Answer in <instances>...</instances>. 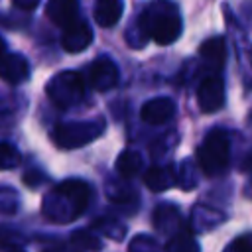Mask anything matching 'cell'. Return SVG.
<instances>
[{
    "label": "cell",
    "mask_w": 252,
    "mask_h": 252,
    "mask_svg": "<svg viewBox=\"0 0 252 252\" xmlns=\"http://www.w3.org/2000/svg\"><path fill=\"white\" fill-rule=\"evenodd\" d=\"M224 53H226V47H224L222 37H211L199 47V55L211 67H220L224 63Z\"/></svg>",
    "instance_id": "obj_15"
},
{
    "label": "cell",
    "mask_w": 252,
    "mask_h": 252,
    "mask_svg": "<svg viewBox=\"0 0 252 252\" xmlns=\"http://www.w3.org/2000/svg\"><path fill=\"white\" fill-rule=\"evenodd\" d=\"M124 12L122 0H96L94 2V20L100 28H112L118 24Z\"/></svg>",
    "instance_id": "obj_12"
},
{
    "label": "cell",
    "mask_w": 252,
    "mask_h": 252,
    "mask_svg": "<svg viewBox=\"0 0 252 252\" xmlns=\"http://www.w3.org/2000/svg\"><path fill=\"white\" fill-rule=\"evenodd\" d=\"M250 59H252V57H250Z\"/></svg>",
    "instance_id": "obj_29"
},
{
    "label": "cell",
    "mask_w": 252,
    "mask_h": 252,
    "mask_svg": "<svg viewBox=\"0 0 252 252\" xmlns=\"http://www.w3.org/2000/svg\"><path fill=\"white\" fill-rule=\"evenodd\" d=\"M140 30L159 45L173 43L181 33V16L169 0H154L140 16Z\"/></svg>",
    "instance_id": "obj_2"
},
{
    "label": "cell",
    "mask_w": 252,
    "mask_h": 252,
    "mask_svg": "<svg viewBox=\"0 0 252 252\" xmlns=\"http://www.w3.org/2000/svg\"><path fill=\"white\" fill-rule=\"evenodd\" d=\"M94 228L98 232H102L104 236H110L112 240H122L124 238V232H126V228L120 222L112 220V219H98L94 222Z\"/></svg>",
    "instance_id": "obj_20"
},
{
    "label": "cell",
    "mask_w": 252,
    "mask_h": 252,
    "mask_svg": "<svg viewBox=\"0 0 252 252\" xmlns=\"http://www.w3.org/2000/svg\"><path fill=\"white\" fill-rule=\"evenodd\" d=\"M91 43H93V30H91V26L85 20H79L77 18L67 28H63L61 45H63L65 51L79 53V51H85Z\"/></svg>",
    "instance_id": "obj_8"
},
{
    "label": "cell",
    "mask_w": 252,
    "mask_h": 252,
    "mask_svg": "<svg viewBox=\"0 0 252 252\" xmlns=\"http://www.w3.org/2000/svg\"><path fill=\"white\" fill-rule=\"evenodd\" d=\"M197 161L203 173L220 175L230 161V142L222 130H213L197 150Z\"/></svg>",
    "instance_id": "obj_4"
},
{
    "label": "cell",
    "mask_w": 252,
    "mask_h": 252,
    "mask_svg": "<svg viewBox=\"0 0 252 252\" xmlns=\"http://www.w3.org/2000/svg\"><path fill=\"white\" fill-rule=\"evenodd\" d=\"M222 252H252V234H244L234 238Z\"/></svg>",
    "instance_id": "obj_23"
},
{
    "label": "cell",
    "mask_w": 252,
    "mask_h": 252,
    "mask_svg": "<svg viewBox=\"0 0 252 252\" xmlns=\"http://www.w3.org/2000/svg\"><path fill=\"white\" fill-rule=\"evenodd\" d=\"M18 205V195L12 189H0V211L12 213Z\"/></svg>",
    "instance_id": "obj_24"
},
{
    "label": "cell",
    "mask_w": 252,
    "mask_h": 252,
    "mask_svg": "<svg viewBox=\"0 0 252 252\" xmlns=\"http://www.w3.org/2000/svg\"><path fill=\"white\" fill-rule=\"evenodd\" d=\"M45 93L57 108H71L85 98V79L77 71H59L47 81Z\"/></svg>",
    "instance_id": "obj_5"
},
{
    "label": "cell",
    "mask_w": 252,
    "mask_h": 252,
    "mask_svg": "<svg viewBox=\"0 0 252 252\" xmlns=\"http://www.w3.org/2000/svg\"><path fill=\"white\" fill-rule=\"evenodd\" d=\"M128 252H159L158 240L150 234H138L130 240Z\"/></svg>",
    "instance_id": "obj_22"
},
{
    "label": "cell",
    "mask_w": 252,
    "mask_h": 252,
    "mask_svg": "<svg viewBox=\"0 0 252 252\" xmlns=\"http://www.w3.org/2000/svg\"><path fill=\"white\" fill-rule=\"evenodd\" d=\"M171 220H175V222L179 220L177 209L171 207V205H159V207L156 209V213H154V222H156V226L165 232V230H169Z\"/></svg>",
    "instance_id": "obj_19"
},
{
    "label": "cell",
    "mask_w": 252,
    "mask_h": 252,
    "mask_svg": "<svg viewBox=\"0 0 252 252\" xmlns=\"http://www.w3.org/2000/svg\"><path fill=\"white\" fill-rule=\"evenodd\" d=\"M87 79H89V85L94 89V91H110L118 85L120 81V73H118V67L112 59L108 57H98L94 59L89 69H87Z\"/></svg>",
    "instance_id": "obj_6"
},
{
    "label": "cell",
    "mask_w": 252,
    "mask_h": 252,
    "mask_svg": "<svg viewBox=\"0 0 252 252\" xmlns=\"http://www.w3.org/2000/svg\"><path fill=\"white\" fill-rule=\"evenodd\" d=\"M20 161H22L20 152H18L12 144L2 142V144H0V171L16 167V165H20Z\"/></svg>",
    "instance_id": "obj_21"
},
{
    "label": "cell",
    "mask_w": 252,
    "mask_h": 252,
    "mask_svg": "<svg viewBox=\"0 0 252 252\" xmlns=\"http://www.w3.org/2000/svg\"><path fill=\"white\" fill-rule=\"evenodd\" d=\"M79 2L77 0H49L45 8V16L59 28H67L77 20Z\"/></svg>",
    "instance_id": "obj_11"
},
{
    "label": "cell",
    "mask_w": 252,
    "mask_h": 252,
    "mask_svg": "<svg viewBox=\"0 0 252 252\" xmlns=\"http://www.w3.org/2000/svg\"><path fill=\"white\" fill-rule=\"evenodd\" d=\"M144 183L148 189L152 191H165L175 183V175L173 169L169 167H161V165H152L146 173H144Z\"/></svg>",
    "instance_id": "obj_13"
},
{
    "label": "cell",
    "mask_w": 252,
    "mask_h": 252,
    "mask_svg": "<svg viewBox=\"0 0 252 252\" xmlns=\"http://www.w3.org/2000/svg\"><path fill=\"white\" fill-rule=\"evenodd\" d=\"M43 181H45V175L39 173V171H26V173H24V183H26L28 187H37V185H41Z\"/></svg>",
    "instance_id": "obj_25"
},
{
    "label": "cell",
    "mask_w": 252,
    "mask_h": 252,
    "mask_svg": "<svg viewBox=\"0 0 252 252\" xmlns=\"http://www.w3.org/2000/svg\"><path fill=\"white\" fill-rule=\"evenodd\" d=\"M0 79L8 85H22L30 79V63L20 53H4L0 57Z\"/></svg>",
    "instance_id": "obj_9"
},
{
    "label": "cell",
    "mask_w": 252,
    "mask_h": 252,
    "mask_svg": "<svg viewBox=\"0 0 252 252\" xmlns=\"http://www.w3.org/2000/svg\"><path fill=\"white\" fill-rule=\"evenodd\" d=\"M197 102L203 112H217L224 104V83L219 75L205 77L197 87Z\"/></svg>",
    "instance_id": "obj_7"
},
{
    "label": "cell",
    "mask_w": 252,
    "mask_h": 252,
    "mask_svg": "<svg viewBox=\"0 0 252 252\" xmlns=\"http://www.w3.org/2000/svg\"><path fill=\"white\" fill-rule=\"evenodd\" d=\"M79 250H83V252H94V250H100V240L94 236V232L93 230H77V232H73L71 234V238H69Z\"/></svg>",
    "instance_id": "obj_17"
},
{
    "label": "cell",
    "mask_w": 252,
    "mask_h": 252,
    "mask_svg": "<svg viewBox=\"0 0 252 252\" xmlns=\"http://www.w3.org/2000/svg\"><path fill=\"white\" fill-rule=\"evenodd\" d=\"M175 114V102L167 96H158V98H152L148 102H144L142 110H140V116L144 122L148 124H163L167 120H171Z\"/></svg>",
    "instance_id": "obj_10"
},
{
    "label": "cell",
    "mask_w": 252,
    "mask_h": 252,
    "mask_svg": "<svg viewBox=\"0 0 252 252\" xmlns=\"http://www.w3.org/2000/svg\"><path fill=\"white\" fill-rule=\"evenodd\" d=\"M106 128L102 118L79 120V122H61L51 130V140L61 150H75L94 142Z\"/></svg>",
    "instance_id": "obj_3"
},
{
    "label": "cell",
    "mask_w": 252,
    "mask_h": 252,
    "mask_svg": "<svg viewBox=\"0 0 252 252\" xmlns=\"http://www.w3.org/2000/svg\"><path fill=\"white\" fill-rule=\"evenodd\" d=\"M91 185L83 179H67L55 185L41 203V213L45 219L57 224H67L77 220L91 203Z\"/></svg>",
    "instance_id": "obj_1"
},
{
    "label": "cell",
    "mask_w": 252,
    "mask_h": 252,
    "mask_svg": "<svg viewBox=\"0 0 252 252\" xmlns=\"http://www.w3.org/2000/svg\"><path fill=\"white\" fill-rule=\"evenodd\" d=\"M142 165H144V159H142V154L136 152V150H124L120 152V156L116 158V171L122 175V177H134L142 171Z\"/></svg>",
    "instance_id": "obj_14"
},
{
    "label": "cell",
    "mask_w": 252,
    "mask_h": 252,
    "mask_svg": "<svg viewBox=\"0 0 252 252\" xmlns=\"http://www.w3.org/2000/svg\"><path fill=\"white\" fill-rule=\"evenodd\" d=\"M47 252H83V250H79V248L69 240V242H65V244H57V246L49 248Z\"/></svg>",
    "instance_id": "obj_26"
},
{
    "label": "cell",
    "mask_w": 252,
    "mask_h": 252,
    "mask_svg": "<svg viewBox=\"0 0 252 252\" xmlns=\"http://www.w3.org/2000/svg\"><path fill=\"white\" fill-rule=\"evenodd\" d=\"M0 252H26L22 238L10 226H0Z\"/></svg>",
    "instance_id": "obj_18"
},
{
    "label": "cell",
    "mask_w": 252,
    "mask_h": 252,
    "mask_svg": "<svg viewBox=\"0 0 252 252\" xmlns=\"http://www.w3.org/2000/svg\"><path fill=\"white\" fill-rule=\"evenodd\" d=\"M12 2L16 4V8H22V10H33L39 4V0H12Z\"/></svg>",
    "instance_id": "obj_27"
},
{
    "label": "cell",
    "mask_w": 252,
    "mask_h": 252,
    "mask_svg": "<svg viewBox=\"0 0 252 252\" xmlns=\"http://www.w3.org/2000/svg\"><path fill=\"white\" fill-rule=\"evenodd\" d=\"M4 51H6V43H4V39L0 37V57L4 55Z\"/></svg>",
    "instance_id": "obj_28"
},
{
    "label": "cell",
    "mask_w": 252,
    "mask_h": 252,
    "mask_svg": "<svg viewBox=\"0 0 252 252\" xmlns=\"http://www.w3.org/2000/svg\"><path fill=\"white\" fill-rule=\"evenodd\" d=\"M163 252H199V246L195 238L187 232H177L167 244Z\"/></svg>",
    "instance_id": "obj_16"
}]
</instances>
